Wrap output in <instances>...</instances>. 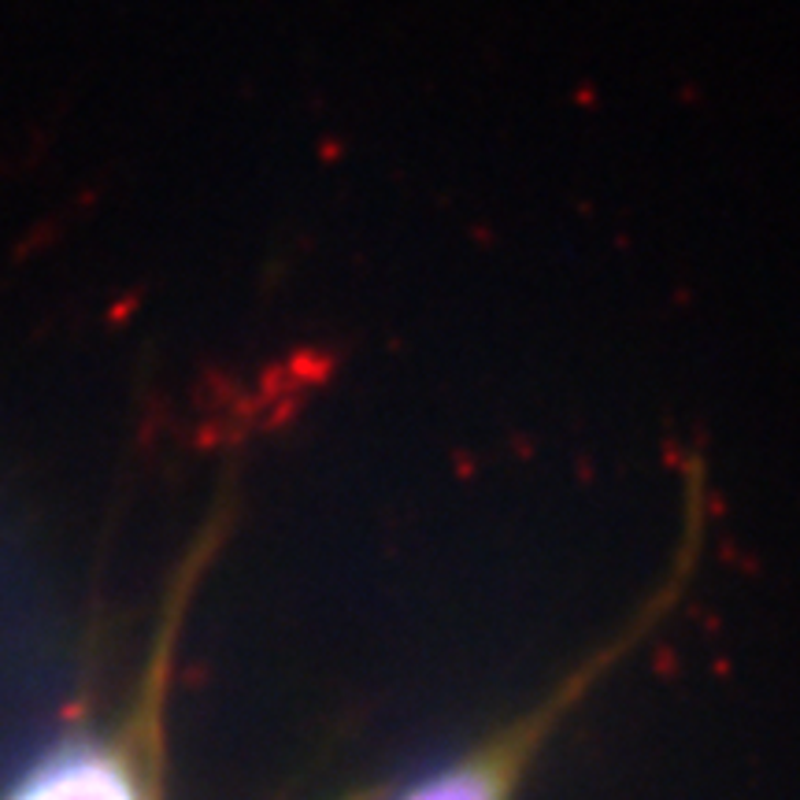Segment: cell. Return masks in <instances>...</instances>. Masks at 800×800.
I'll return each instance as SVG.
<instances>
[{
  "instance_id": "cell-1",
  "label": "cell",
  "mask_w": 800,
  "mask_h": 800,
  "mask_svg": "<svg viewBox=\"0 0 800 800\" xmlns=\"http://www.w3.org/2000/svg\"><path fill=\"white\" fill-rule=\"evenodd\" d=\"M4 800H145V789L116 748L64 742L37 759Z\"/></svg>"
}]
</instances>
